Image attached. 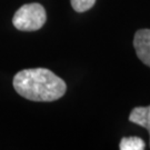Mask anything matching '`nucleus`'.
Masks as SVG:
<instances>
[{
  "instance_id": "1",
  "label": "nucleus",
  "mask_w": 150,
  "mask_h": 150,
  "mask_svg": "<svg viewBox=\"0 0 150 150\" xmlns=\"http://www.w3.org/2000/svg\"><path fill=\"white\" fill-rule=\"evenodd\" d=\"M13 88L20 96L31 101H54L67 90L66 82L46 68L19 71L13 78Z\"/></svg>"
},
{
  "instance_id": "2",
  "label": "nucleus",
  "mask_w": 150,
  "mask_h": 150,
  "mask_svg": "<svg viewBox=\"0 0 150 150\" xmlns=\"http://www.w3.org/2000/svg\"><path fill=\"white\" fill-rule=\"evenodd\" d=\"M47 19L46 10L40 4H27L20 7L12 18L13 26L21 31H36L42 27Z\"/></svg>"
},
{
  "instance_id": "3",
  "label": "nucleus",
  "mask_w": 150,
  "mask_h": 150,
  "mask_svg": "<svg viewBox=\"0 0 150 150\" xmlns=\"http://www.w3.org/2000/svg\"><path fill=\"white\" fill-rule=\"evenodd\" d=\"M134 47L140 61L150 67V29H139L136 31Z\"/></svg>"
},
{
  "instance_id": "4",
  "label": "nucleus",
  "mask_w": 150,
  "mask_h": 150,
  "mask_svg": "<svg viewBox=\"0 0 150 150\" xmlns=\"http://www.w3.org/2000/svg\"><path fill=\"white\" fill-rule=\"evenodd\" d=\"M129 120L132 123L141 126L148 130L150 139V106L148 107H136L131 110Z\"/></svg>"
},
{
  "instance_id": "5",
  "label": "nucleus",
  "mask_w": 150,
  "mask_h": 150,
  "mask_svg": "<svg viewBox=\"0 0 150 150\" xmlns=\"http://www.w3.org/2000/svg\"><path fill=\"white\" fill-rule=\"evenodd\" d=\"M120 150H144L145 141L139 137H123L119 145Z\"/></svg>"
},
{
  "instance_id": "6",
  "label": "nucleus",
  "mask_w": 150,
  "mask_h": 150,
  "mask_svg": "<svg viewBox=\"0 0 150 150\" xmlns=\"http://www.w3.org/2000/svg\"><path fill=\"white\" fill-rule=\"evenodd\" d=\"M96 4V0H71V6L77 12H85Z\"/></svg>"
}]
</instances>
